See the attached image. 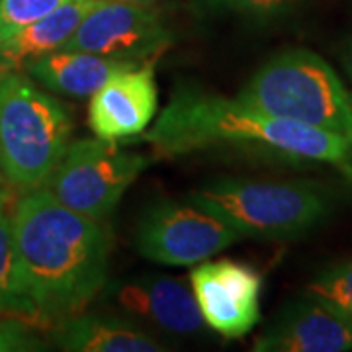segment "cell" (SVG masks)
Segmentation results:
<instances>
[{"mask_svg": "<svg viewBox=\"0 0 352 352\" xmlns=\"http://www.w3.org/2000/svg\"><path fill=\"white\" fill-rule=\"evenodd\" d=\"M0 315H12L38 325L36 307L25 296L14 249L12 219L6 206H0Z\"/></svg>", "mask_w": 352, "mask_h": 352, "instance_id": "2e32d148", "label": "cell"}, {"mask_svg": "<svg viewBox=\"0 0 352 352\" xmlns=\"http://www.w3.org/2000/svg\"><path fill=\"white\" fill-rule=\"evenodd\" d=\"M71 0H0V43Z\"/></svg>", "mask_w": 352, "mask_h": 352, "instance_id": "ac0fdd59", "label": "cell"}, {"mask_svg": "<svg viewBox=\"0 0 352 352\" xmlns=\"http://www.w3.org/2000/svg\"><path fill=\"white\" fill-rule=\"evenodd\" d=\"M188 200L254 239L300 237L331 210L327 190L311 180L221 178L192 190Z\"/></svg>", "mask_w": 352, "mask_h": 352, "instance_id": "277c9868", "label": "cell"}, {"mask_svg": "<svg viewBox=\"0 0 352 352\" xmlns=\"http://www.w3.org/2000/svg\"><path fill=\"white\" fill-rule=\"evenodd\" d=\"M307 294L352 319V261L323 270L309 282Z\"/></svg>", "mask_w": 352, "mask_h": 352, "instance_id": "e0dca14e", "label": "cell"}, {"mask_svg": "<svg viewBox=\"0 0 352 352\" xmlns=\"http://www.w3.org/2000/svg\"><path fill=\"white\" fill-rule=\"evenodd\" d=\"M155 112V69L153 65H135L113 75L90 96L88 124L96 138L120 141L145 131Z\"/></svg>", "mask_w": 352, "mask_h": 352, "instance_id": "8fae6325", "label": "cell"}, {"mask_svg": "<svg viewBox=\"0 0 352 352\" xmlns=\"http://www.w3.org/2000/svg\"><path fill=\"white\" fill-rule=\"evenodd\" d=\"M168 45L170 34L151 4L98 0L61 50L90 51L145 63Z\"/></svg>", "mask_w": 352, "mask_h": 352, "instance_id": "ba28073f", "label": "cell"}, {"mask_svg": "<svg viewBox=\"0 0 352 352\" xmlns=\"http://www.w3.org/2000/svg\"><path fill=\"white\" fill-rule=\"evenodd\" d=\"M340 170H342L344 175L349 176V178H351V182H352V159H351V161H349V163L344 164V166H342Z\"/></svg>", "mask_w": 352, "mask_h": 352, "instance_id": "603a6c76", "label": "cell"}, {"mask_svg": "<svg viewBox=\"0 0 352 352\" xmlns=\"http://www.w3.org/2000/svg\"><path fill=\"white\" fill-rule=\"evenodd\" d=\"M143 141L163 157L233 145L339 168L352 159L349 141L337 133L268 116L237 98L227 100L201 90H178Z\"/></svg>", "mask_w": 352, "mask_h": 352, "instance_id": "7a4b0ae2", "label": "cell"}, {"mask_svg": "<svg viewBox=\"0 0 352 352\" xmlns=\"http://www.w3.org/2000/svg\"><path fill=\"white\" fill-rule=\"evenodd\" d=\"M204 323L226 339H239L261 321L263 278L231 258L204 261L190 272Z\"/></svg>", "mask_w": 352, "mask_h": 352, "instance_id": "9c48e42d", "label": "cell"}, {"mask_svg": "<svg viewBox=\"0 0 352 352\" xmlns=\"http://www.w3.org/2000/svg\"><path fill=\"white\" fill-rule=\"evenodd\" d=\"M351 108H352V92H351ZM349 147H351V155H352V135L349 139Z\"/></svg>", "mask_w": 352, "mask_h": 352, "instance_id": "d4e9b609", "label": "cell"}, {"mask_svg": "<svg viewBox=\"0 0 352 352\" xmlns=\"http://www.w3.org/2000/svg\"><path fill=\"white\" fill-rule=\"evenodd\" d=\"M12 237L25 296L39 323L80 314L108 276V235L100 221L65 208L45 188L14 204Z\"/></svg>", "mask_w": 352, "mask_h": 352, "instance_id": "6da1fadb", "label": "cell"}, {"mask_svg": "<svg viewBox=\"0 0 352 352\" xmlns=\"http://www.w3.org/2000/svg\"><path fill=\"white\" fill-rule=\"evenodd\" d=\"M340 63H342V69L346 76L352 80V38L344 43L342 47V55H340Z\"/></svg>", "mask_w": 352, "mask_h": 352, "instance_id": "44dd1931", "label": "cell"}, {"mask_svg": "<svg viewBox=\"0 0 352 352\" xmlns=\"http://www.w3.org/2000/svg\"><path fill=\"white\" fill-rule=\"evenodd\" d=\"M43 349L45 344L36 335L34 323L12 315H0V352H32Z\"/></svg>", "mask_w": 352, "mask_h": 352, "instance_id": "d6986e66", "label": "cell"}, {"mask_svg": "<svg viewBox=\"0 0 352 352\" xmlns=\"http://www.w3.org/2000/svg\"><path fill=\"white\" fill-rule=\"evenodd\" d=\"M149 161L108 139L73 141L41 188L76 214L104 221Z\"/></svg>", "mask_w": 352, "mask_h": 352, "instance_id": "8992f818", "label": "cell"}, {"mask_svg": "<svg viewBox=\"0 0 352 352\" xmlns=\"http://www.w3.org/2000/svg\"><path fill=\"white\" fill-rule=\"evenodd\" d=\"M8 198H10L8 182H6V178L0 173V206H6V204H8Z\"/></svg>", "mask_w": 352, "mask_h": 352, "instance_id": "7402d4cb", "label": "cell"}, {"mask_svg": "<svg viewBox=\"0 0 352 352\" xmlns=\"http://www.w3.org/2000/svg\"><path fill=\"white\" fill-rule=\"evenodd\" d=\"M98 0H71L0 43V71H24L25 65L61 50Z\"/></svg>", "mask_w": 352, "mask_h": 352, "instance_id": "9a60e30c", "label": "cell"}, {"mask_svg": "<svg viewBox=\"0 0 352 352\" xmlns=\"http://www.w3.org/2000/svg\"><path fill=\"white\" fill-rule=\"evenodd\" d=\"M212 6L256 20H272L296 10L305 0H208Z\"/></svg>", "mask_w": 352, "mask_h": 352, "instance_id": "ffe728a7", "label": "cell"}, {"mask_svg": "<svg viewBox=\"0 0 352 352\" xmlns=\"http://www.w3.org/2000/svg\"><path fill=\"white\" fill-rule=\"evenodd\" d=\"M254 352H351L352 319L305 294L254 340Z\"/></svg>", "mask_w": 352, "mask_h": 352, "instance_id": "30bf717a", "label": "cell"}, {"mask_svg": "<svg viewBox=\"0 0 352 352\" xmlns=\"http://www.w3.org/2000/svg\"><path fill=\"white\" fill-rule=\"evenodd\" d=\"M127 2H139V4H155L159 0H127Z\"/></svg>", "mask_w": 352, "mask_h": 352, "instance_id": "cb8c5ba5", "label": "cell"}, {"mask_svg": "<svg viewBox=\"0 0 352 352\" xmlns=\"http://www.w3.org/2000/svg\"><path fill=\"white\" fill-rule=\"evenodd\" d=\"M138 63L90 51L57 50L24 67L38 85L69 98H90L113 75Z\"/></svg>", "mask_w": 352, "mask_h": 352, "instance_id": "4fadbf2b", "label": "cell"}, {"mask_svg": "<svg viewBox=\"0 0 352 352\" xmlns=\"http://www.w3.org/2000/svg\"><path fill=\"white\" fill-rule=\"evenodd\" d=\"M237 100L346 141L352 135L351 92L337 71L309 50H286L270 57L241 88Z\"/></svg>", "mask_w": 352, "mask_h": 352, "instance_id": "5b68a950", "label": "cell"}, {"mask_svg": "<svg viewBox=\"0 0 352 352\" xmlns=\"http://www.w3.org/2000/svg\"><path fill=\"white\" fill-rule=\"evenodd\" d=\"M239 239L233 227L190 200L153 204L135 229L139 254L166 266H196Z\"/></svg>", "mask_w": 352, "mask_h": 352, "instance_id": "52a82bcc", "label": "cell"}, {"mask_svg": "<svg viewBox=\"0 0 352 352\" xmlns=\"http://www.w3.org/2000/svg\"><path fill=\"white\" fill-rule=\"evenodd\" d=\"M69 108L24 71H0V173L18 190L39 188L71 145Z\"/></svg>", "mask_w": 352, "mask_h": 352, "instance_id": "3957f363", "label": "cell"}, {"mask_svg": "<svg viewBox=\"0 0 352 352\" xmlns=\"http://www.w3.org/2000/svg\"><path fill=\"white\" fill-rule=\"evenodd\" d=\"M55 344L71 352H163L166 346L133 321L110 315H73L59 323Z\"/></svg>", "mask_w": 352, "mask_h": 352, "instance_id": "5bb4252c", "label": "cell"}, {"mask_svg": "<svg viewBox=\"0 0 352 352\" xmlns=\"http://www.w3.org/2000/svg\"><path fill=\"white\" fill-rule=\"evenodd\" d=\"M108 300L166 333L194 335L204 327L194 292L175 278L155 274L127 278L110 286Z\"/></svg>", "mask_w": 352, "mask_h": 352, "instance_id": "7c38bea8", "label": "cell"}]
</instances>
